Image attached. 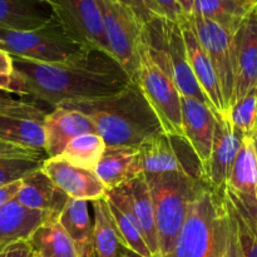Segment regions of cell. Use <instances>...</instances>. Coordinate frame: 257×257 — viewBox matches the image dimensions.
<instances>
[{
  "mask_svg": "<svg viewBox=\"0 0 257 257\" xmlns=\"http://www.w3.org/2000/svg\"><path fill=\"white\" fill-rule=\"evenodd\" d=\"M13 93L52 109L68 102L108 97L132 83L112 55L97 49H88L69 62L54 64L13 58Z\"/></svg>",
  "mask_w": 257,
  "mask_h": 257,
  "instance_id": "6da1fadb",
  "label": "cell"
},
{
  "mask_svg": "<svg viewBox=\"0 0 257 257\" xmlns=\"http://www.w3.org/2000/svg\"><path fill=\"white\" fill-rule=\"evenodd\" d=\"M60 107L87 115L105 147L138 148L146 140L163 132L157 115L136 83L108 97L68 102Z\"/></svg>",
  "mask_w": 257,
  "mask_h": 257,
  "instance_id": "7a4b0ae2",
  "label": "cell"
},
{
  "mask_svg": "<svg viewBox=\"0 0 257 257\" xmlns=\"http://www.w3.org/2000/svg\"><path fill=\"white\" fill-rule=\"evenodd\" d=\"M228 231L223 193L205 188L190 205L171 252L165 257H222Z\"/></svg>",
  "mask_w": 257,
  "mask_h": 257,
  "instance_id": "3957f363",
  "label": "cell"
},
{
  "mask_svg": "<svg viewBox=\"0 0 257 257\" xmlns=\"http://www.w3.org/2000/svg\"><path fill=\"white\" fill-rule=\"evenodd\" d=\"M155 210L158 237V257H165L173 248L187 217L188 208L207 182L177 172L145 175Z\"/></svg>",
  "mask_w": 257,
  "mask_h": 257,
  "instance_id": "277c9868",
  "label": "cell"
},
{
  "mask_svg": "<svg viewBox=\"0 0 257 257\" xmlns=\"http://www.w3.org/2000/svg\"><path fill=\"white\" fill-rule=\"evenodd\" d=\"M0 49L13 58L54 64L69 62L88 48L78 43L54 17L39 29L0 30Z\"/></svg>",
  "mask_w": 257,
  "mask_h": 257,
  "instance_id": "5b68a950",
  "label": "cell"
},
{
  "mask_svg": "<svg viewBox=\"0 0 257 257\" xmlns=\"http://www.w3.org/2000/svg\"><path fill=\"white\" fill-rule=\"evenodd\" d=\"M140 57L141 64L137 85L141 92L157 115L163 132L166 135L183 137L181 94L170 69L153 58L145 44L143 37Z\"/></svg>",
  "mask_w": 257,
  "mask_h": 257,
  "instance_id": "8992f818",
  "label": "cell"
},
{
  "mask_svg": "<svg viewBox=\"0 0 257 257\" xmlns=\"http://www.w3.org/2000/svg\"><path fill=\"white\" fill-rule=\"evenodd\" d=\"M98 4L108 52L127 73L131 82L137 84L145 23L130 7L117 0H98Z\"/></svg>",
  "mask_w": 257,
  "mask_h": 257,
  "instance_id": "52a82bcc",
  "label": "cell"
},
{
  "mask_svg": "<svg viewBox=\"0 0 257 257\" xmlns=\"http://www.w3.org/2000/svg\"><path fill=\"white\" fill-rule=\"evenodd\" d=\"M136 176L177 172L205 181L206 175L190 143L181 136L160 132L138 147Z\"/></svg>",
  "mask_w": 257,
  "mask_h": 257,
  "instance_id": "ba28073f",
  "label": "cell"
},
{
  "mask_svg": "<svg viewBox=\"0 0 257 257\" xmlns=\"http://www.w3.org/2000/svg\"><path fill=\"white\" fill-rule=\"evenodd\" d=\"M188 18L201 45L210 58L222 92L226 110L228 112L235 89L232 34L216 23L197 14H190Z\"/></svg>",
  "mask_w": 257,
  "mask_h": 257,
  "instance_id": "9c48e42d",
  "label": "cell"
},
{
  "mask_svg": "<svg viewBox=\"0 0 257 257\" xmlns=\"http://www.w3.org/2000/svg\"><path fill=\"white\" fill-rule=\"evenodd\" d=\"M65 30L88 49L109 54L98 0H47Z\"/></svg>",
  "mask_w": 257,
  "mask_h": 257,
  "instance_id": "30bf717a",
  "label": "cell"
},
{
  "mask_svg": "<svg viewBox=\"0 0 257 257\" xmlns=\"http://www.w3.org/2000/svg\"><path fill=\"white\" fill-rule=\"evenodd\" d=\"M253 137L242 138L223 195L241 215L257 225V153Z\"/></svg>",
  "mask_w": 257,
  "mask_h": 257,
  "instance_id": "8fae6325",
  "label": "cell"
},
{
  "mask_svg": "<svg viewBox=\"0 0 257 257\" xmlns=\"http://www.w3.org/2000/svg\"><path fill=\"white\" fill-rule=\"evenodd\" d=\"M232 49L235 89L231 105L257 87V2L233 33Z\"/></svg>",
  "mask_w": 257,
  "mask_h": 257,
  "instance_id": "7c38bea8",
  "label": "cell"
},
{
  "mask_svg": "<svg viewBox=\"0 0 257 257\" xmlns=\"http://www.w3.org/2000/svg\"><path fill=\"white\" fill-rule=\"evenodd\" d=\"M181 30H182L183 42H185L187 59L190 63L191 70L195 75L196 80L200 84L203 94L210 102L213 113L217 118H227V110L225 107L222 92H221L220 84H218L217 77L213 70L211 60L207 53L201 45L192 24L190 22L188 15H185L178 22Z\"/></svg>",
  "mask_w": 257,
  "mask_h": 257,
  "instance_id": "4fadbf2b",
  "label": "cell"
},
{
  "mask_svg": "<svg viewBox=\"0 0 257 257\" xmlns=\"http://www.w3.org/2000/svg\"><path fill=\"white\" fill-rule=\"evenodd\" d=\"M243 136L231 125L227 118L216 117L212 150L206 167V182L215 192L222 195L236 157L240 152Z\"/></svg>",
  "mask_w": 257,
  "mask_h": 257,
  "instance_id": "5bb4252c",
  "label": "cell"
},
{
  "mask_svg": "<svg viewBox=\"0 0 257 257\" xmlns=\"http://www.w3.org/2000/svg\"><path fill=\"white\" fill-rule=\"evenodd\" d=\"M42 170L72 200L87 202L105 197L108 190L93 171L75 167L60 158H47Z\"/></svg>",
  "mask_w": 257,
  "mask_h": 257,
  "instance_id": "9a60e30c",
  "label": "cell"
},
{
  "mask_svg": "<svg viewBox=\"0 0 257 257\" xmlns=\"http://www.w3.org/2000/svg\"><path fill=\"white\" fill-rule=\"evenodd\" d=\"M181 113H182L183 137L190 143L206 175V167L210 160L213 135H215V113L203 103L182 95H181Z\"/></svg>",
  "mask_w": 257,
  "mask_h": 257,
  "instance_id": "2e32d148",
  "label": "cell"
},
{
  "mask_svg": "<svg viewBox=\"0 0 257 257\" xmlns=\"http://www.w3.org/2000/svg\"><path fill=\"white\" fill-rule=\"evenodd\" d=\"M44 133L47 158H55L72 140L97 131L92 120L82 112L59 105L45 115Z\"/></svg>",
  "mask_w": 257,
  "mask_h": 257,
  "instance_id": "e0dca14e",
  "label": "cell"
},
{
  "mask_svg": "<svg viewBox=\"0 0 257 257\" xmlns=\"http://www.w3.org/2000/svg\"><path fill=\"white\" fill-rule=\"evenodd\" d=\"M14 200L30 210L49 212L58 217L69 197L39 168L23 178L22 188Z\"/></svg>",
  "mask_w": 257,
  "mask_h": 257,
  "instance_id": "ac0fdd59",
  "label": "cell"
},
{
  "mask_svg": "<svg viewBox=\"0 0 257 257\" xmlns=\"http://www.w3.org/2000/svg\"><path fill=\"white\" fill-rule=\"evenodd\" d=\"M52 218L58 217L49 212L30 210L13 200L0 208V252L12 243L29 240L40 225Z\"/></svg>",
  "mask_w": 257,
  "mask_h": 257,
  "instance_id": "d6986e66",
  "label": "cell"
},
{
  "mask_svg": "<svg viewBox=\"0 0 257 257\" xmlns=\"http://www.w3.org/2000/svg\"><path fill=\"white\" fill-rule=\"evenodd\" d=\"M54 18L47 0H0V30L39 29Z\"/></svg>",
  "mask_w": 257,
  "mask_h": 257,
  "instance_id": "ffe728a7",
  "label": "cell"
},
{
  "mask_svg": "<svg viewBox=\"0 0 257 257\" xmlns=\"http://www.w3.org/2000/svg\"><path fill=\"white\" fill-rule=\"evenodd\" d=\"M58 221L72 238L80 257L94 256V220L90 217L87 201L69 198Z\"/></svg>",
  "mask_w": 257,
  "mask_h": 257,
  "instance_id": "44dd1931",
  "label": "cell"
},
{
  "mask_svg": "<svg viewBox=\"0 0 257 257\" xmlns=\"http://www.w3.org/2000/svg\"><path fill=\"white\" fill-rule=\"evenodd\" d=\"M138 148L105 147L99 162L93 172L108 191L124 185L136 178V162Z\"/></svg>",
  "mask_w": 257,
  "mask_h": 257,
  "instance_id": "7402d4cb",
  "label": "cell"
},
{
  "mask_svg": "<svg viewBox=\"0 0 257 257\" xmlns=\"http://www.w3.org/2000/svg\"><path fill=\"white\" fill-rule=\"evenodd\" d=\"M124 186L146 243H147L152 256L158 257V237L157 228H156L155 210H153L152 197H151L146 176H137L136 178L124 183Z\"/></svg>",
  "mask_w": 257,
  "mask_h": 257,
  "instance_id": "603a6c76",
  "label": "cell"
},
{
  "mask_svg": "<svg viewBox=\"0 0 257 257\" xmlns=\"http://www.w3.org/2000/svg\"><path fill=\"white\" fill-rule=\"evenodd\" d=\"M28 242L38 257H80L58 218H52L40 225Z\"/></svg>",
  "mask_w": 257,
  "mask_h": 257,
  "instance_id": "cb8c5ba5",
  "label": "cell"
},
{
  "mask_svg": "<svg viewBox=\"0 0 257 257\" xmlns=\"http://www.w3.org/2000/svg\"><path fill=\"white\" fill-rule=\"evenodd\" d=\"M255 0H195L191 14H197L233 35Z\"/></svg>",
  "mask_w": 257,
  "mask_h": 257,
  "instance_id": "d4e9b609",
  "label": "cell"
},
{
  "mask_svg": "<svg viewBox=\"0 0 257 257\" xmlns=\"http://www.w3.org/2000/svg\"><path fill=\"white\" fill-rule=\"evenodd\" d=\"M0 141L45 153L44 122L0 115Z\"/></svg>",
  "mask_w": 257,
  "mask_h": 257,
  "instance_id": "484cf974",
  "label": "cell"
},
{
  "mask_svg": "<svg viewBox=\"0 0 257 257\" xmlns=\"http://www.w3.org/2000/svg\"><path fill=\"white\" fill-rule=\"evenodd\" d=\"M92 207L94 220V255L97 257H119L123 245L105 197L92 201Z\"/></svg>",
  "mask_w": 257,
  "mask_h": 257,
  "instance_id": "4316f807",
  "label": "cell"
},
{
  "mask_svg": "<svg viewBox=\"0 0 257 257\" xmlns=\"http://www.w3.org/2000/svg\"><path fill=\"white\" fill-rule=\"evenodd\" d=\"M105 143L98 133H85L70 141L58 158L88 171H94L99 162Z\"/></svg>",
  "mask_w": 257,
  "mask_h": 257,
  "instance_id": "83f0119b",
  "label": "cell"
},
{
  "mask_svg": "<svg viewBox=\"0 0 257 257\" xmlns=\"http://www.w3.org/2000/svg\"><path fill=\"white\" fill-rule=\"evenodd\" d=\"M227 119L243 137H253L257 132V87L233 103L227 112Z\"/></svg>",
  "mask_w": 257,
  "mask_h": 257,
  "instance_id": "f1b7e54d",
  "label": "cell"
},
{
  "mask_svg": "<svg viewBox=\"0 0 257 257\" xmlns=\"http://www.w3.org/2000/svg\"><path fill=\"white\" fill-rule=\"evenodd\" d=\"M43 161L28 157H0V187L23 180L42 168Z\"/></svg>",
  "mask_w": 257,
  "mask_h": 257,
  "instance_id": "f546056e",
  "label": "cell"
},
{
  "mask_svg": "<svg viewBox=\"0 0 257 257\" xmlns=\"http://www.w3.org/2000/svg\"><path fill=\"white\" fill-rule=\"evenodd\" d=\"M225 196V195H223ZM228 208L232 213L236 222V228H237L238 241H240L241 248H242L243 256L245 257H257V225H253L251 221L243 215H241L235 207L230 203V201L226 198Z\"/></svg>",
  "mask_w": 257,
  "mask_h": 257,
  "instance_id": "4dcf8cb0",
  "label": "cell"
},
{
  "mask_svg": "<svg viewBox=\"0 0 257 257\" xmlns=\"http://www.w3.org/2000/svg\"><path fill=\"white\" fill-rule=\"evenodd\" d=\"M148 5L153 17L170 22L178 23L186 15L176 0H148Z\"/></svg>",
  "mask_w": 257,
  "mask_h": 257,
  "instance_id": "1f68e13d",
  "label": "cell"
},
{
  "mask_svg": "<svg viewBox=\"0 0 257 257\" xmlns=\"http://www.w3.org/2000/svg\"><path fill=\"white\" fill-rule=\"evenodd\" d=\"M15 83V73L13 67V58L0 49V90L13 93Z\"/></svg>",
  "mask_w": 257,
  "mask_h": 257,
  "instance_id": "d6a6232c",
  "label": "cell"
},
{
  "mask_svg": "<svg viewBox=\"0 0 257 257\" xmlns=\"http://www.w3.org/2000/svg\"><path fill=\"white\" fill-rule=\"evenodd\" d=\"M223 197H225V196H223ZM226 207H227V212H228V231H227V241H226V248L222 257H245L243 256L242 248H241L240 241H238L235 218H233L232 213H231L230 208H228L227 202H226Z\"/></svg>",
  "mask_w": 257,
  "mask_h": 257,
  "instance_id": "836d02e7",
  "label": "cell"
},
{
  "mask_svg": "<svg viewBox=\"0 0 257 257\" xmlns=\"http://www.w3.org/2000/svg\"><path fill=\"white\" fill-rule=\"evenodd\" d=\"M0 157H28L47 160V155L45 153L27 150V148L12 145V143H7L4 141H0Z\"/></svg>",
  "mask_w": 257,
  "mask_h": 257,
  "instance_id": "e575fe53",
  "label": "cell"
},
{
  "mask_svg": "<svg viewBox=\"0 0 257 257\" xmlns=\"http://www.w3.org/2000/svg\"><path fill=\"white\" fill-rule=\"evenodd\" d=\"M117 2L130 7L143 23L150 22L152 18H155L150 10L148 0H117Z\"/></svg>",
  "mask_w": 257,
  "mask_h": 257,
  "instance_id": "d590c367",
  "label": "cell"
},
{
  "mask_svg": "<svg viewBox=\"0 0 257 257\" xmlns=\"http://www.w3.org/2000/svg\"><path fill=\"white\" fill-rule=\"evenodd\" d=\"M32 247L28 240L12 243L0 252V257H32Z\"/></svg>",
  "mask_w": 257,
  "mask_h": 257,
  "instance_id": "8d00e7d4",
  "label": "cell"
},
{
  "mask_svg": "<svg viewBox=\"0 0 257 257\" xmlns=\"http://www.w3.org/2000/svg\"><path fill=\"white\" fill-rule=\"evenodd\" d=\"M22 188V180L0 187V208L12 202Z\"/></svg>",
  "mask_w": 257,
  "mask_h": 257,
  "instance_id": "74e56055",
  "label": "cell"
},
{
  "mask_svg": "<svg viewBox=\"0 0 257 257\" xmlns=\"http://www.w3.org/2000/svg\"><path fill=\"white\" fill-rule=\"evenodd\" d=\"M176 2L180 4L181 9L183 10V13H185L186 15H190L191 13H192L193 2H195V0H176Z\"/></svg>",
  "mask_w": 257,
  "mask_h": 257,
  "instance_id": "f35d334b",
  "label": "cell"
},
{
  "mask_svg": "<svg viewBox=\"0 0 257 257\" xmlns=\"http://www.w3.org/2000/svg\"><path fill=\"white\" fill-rule=\"evenodd\" d=\"M119 257H143V256L138 255V253H136L135 251L130 250V248L122 247V250H120V253H119Z\"/></svg>",
  "mask_w": 257,
  "mask_h": 257,
  "instance_id": "ab89813d",
  "label": "cell"
},
{
  "mask_svg": "<svg viewBox=\"0 0 257 257\" xmlns=\"http://www.w3.org/2000/svg\"><path fill=\"white\" fill-rule=\"evenodd\" d=\"M253 142H255V148H256V153H257V141L255 140V137H253Z\"/></svg>",
  "mask_w": 257,
  "mask_h": 257,
  "instance_id": "60d3db41",
  "label": "cell"
},
{
  "mask_svg": "<svg viewBox=\"0 0 257 257\" xmlns=\"http://www.w3.org/2000/svg\"><path fill=\"white\" fill-rule=\"evenodd\" d=\"M32 257H37V256H35V253H34V252L32 253Z\"/></svg>",
  "mask_w": 257,
  "mask_h": 257,
  "instance_id": "b9f144b4",
  "label": "cell"
},
{
  "mask_svg": "<svg viewBox=\"0 0 257 257\" xmlns=\"http://www.w3.org/2000/svg\"><path fill=\"white\" fill-rule=\"evenodd\" d=\"M255 140L257 141V132H256V135H255Z\"/></svg>",
  "mask_w": 257,
  "mask_h": 257,
  "instance_id": "7bdbcfd3",
  "label": "cell"
},
{
  "mask_svg": "<svg viewBox=\"0 0 257 257\" xmlns=\"http://www.w3.org/2000/svg\"><path fill=\"white\" fill-rule=\"evenodd\" d=\"M255 2H257V0H255Z\"/></svg>",
  "mask_w": 257,
  "mask_h": 257,
  "instance_id": "ee69618b",
  "label": "cell"
},
{
  "mask_svg": "<svg viewBox=\"0 0 257 257\" xmlns=\"http://www.w3.org/2000/svg\"><path fill=\"white\" fill-rule=\"evenodd\" d=\"M35 256H37V255H35ZM37 257H38V256H37Z\"/></svg>",
  "mask_w": 257,
  "mask_h": 257,
  "instance_id": "f6af8a7d",
  "label": "cell"
}]
</instances>
